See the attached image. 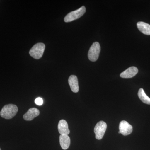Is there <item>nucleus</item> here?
<instances>
[{"label": "nucleus", "mask_w": 150, "mask_h": 150, "mask_svg": "<svg viewBox=\"0 0 150 150\" xmlns=\"http://www.w3.org/2000/svg\"><path fill=\"white\" fill-rule=\"evenodd\" d=\"M18 108L15 105H6L3 107L0 112V115L3 118L6 119H11L16 115Z\"/></svg>", "instance_id": "nucleus-1"}, {"label": "nucleus", "mask_w": 150, "mask_h": 150, "mask_svg": "<svg viewBox=\"0 0 150 150\" xmlns=\"http://www.w3.org/2000/svg\"><path fill=\"white\" fill-rule=\"evenodd\" d=\"M45 48V45L44 43H38L30 50V55L35 59H40L43 56Z\"/></svg>", "instance_id": "nucleus-2"}, {"label": "nucleus", "mask_w": 150, "mask_h": 150, "mask_svg": "<svg viewBox=\"0 0 150 150\" xmlns=\"http://www.w3.org/2000/svg\"><path fill=\"white\" fill-rule=\"evenodd\" d=\"M86 11V8L84 6H82L80 8L76 10L71 12L65 16L64 21L65 22H70L75 20L78 19L84 14Z\"/></svg>", "instance_id": "nucleus-3"}, {"label": "nucleus", "mask_w": 150, "mask_h": 150, "mask_svg": "<svg viewBox=\"0 0 150 150\" xmlns=\"http://www.w3.org/2000/svg\"><path fill=\"white\" fill-rule=\"evenodd\" d=\"M100 51V46L99 43L95 42L93 43L90 48L88 54L89 60L95 62L98 59Z\"/></svg>", "instance_id": "nucleus-4"}, {"label": "nucleus", "mask_w": 150, "mask_h": 150, "mask_svg": "<svg viewBox=\"0 0 150 150\" xmlns=\"http://www.w3.org/2000/svg\"><path fill=\"white\" fill-rule=\"evenodd\" d=\"M107 124L103 121H100L97 123L95 127L94 131L96 138L98 140H101L104 136L107 129Z\"/></svg>", "instance_id": "nucleus-5"}, {"label": "nucleus", "mask_w": 150, "mask_h": 150, "mask_svg": "<svg viewBox=\"0 0 150 150\" xmlns=\"http://www.w3.org/2000/svg\"><path fill=\"white\" fill-rule=\"evenodd\" d=\"M119 132L123 136L131 134L133 131V127L127 121H121L119 124Z\"/></svg>", "instance_id": "nucleus-6"}, {"label": "nucleus", "mask_w": 150, "mask_h": 150, "mask_svg": "<svg viewBox=\"0 0 150 150\" xmlns=\"http://www.w3.org/2000/svg\"><path fill=\"white\" fill-rule=\"evenodd\" d=\"M40 114V111L37 108H33L28 110L27 112L23 115L24 120L27 121H32L35 117H37Z\"/></svg>", "instance_id": "nucleus-7"}, {"label": "nucleus", "mask_w": 150, "mask_h": 150, "mask_svg": "<svg viewBox=\"0 0 150 150\" xmlns=\"http://www.w3.org/2000/svg\"><path fill=\"white\" fill-rule=\"evenodd\" d=\"M138 69L136 67H131L121 73L120 74V77L123 78H131L135 76L138 73Z\"/></svg>", "instance_id": "nucleus-8"}, {"label": "nucleus", "mask_w": 150, "mask_h": 150, "mask_svg": "<svg viewBox=\"0 0 150 150\" xmlns=\"http://www.w3.org/2000/svg\"><path fill=\"white\" fill-rule=\"evenodd\" d=\"M68 82L69 85L72 91L74 93H77L79 91V82L78 78L75 75H71L68 80Z\"/></svg>", "instance_id": "nucleus-9"}, {"label": "nucleus", "mask_w": 150, "mask_h": 150, "mask_svg": "<svg viewBox=\"0 0 150 150\" xmlns=\"http://www.w3.org/2000/svg\"><path fill=\"white\" fill-rule=\"evenodd\" d=\"M58 128L59 134L61 135H68L70 134L68 123L64 120L62 119L59 121Z\"/></svg>", "instance_id": "nucleus-10"}, {"label": "nucleus", "mask_w": 150, "mask_h": 150, "mask_svg": "<svg viewBox=\"0 0 150 150\" xmlns=\"http://www.w3.org/2000/svg\"><path fill=\"white\" fill-rule=\"evenodd\" d=\"M59 141L62 149L67 150L71 144L70 137L67 135H61L59 137Z\"/></svg>", "instance_id": "nucleus-11"}, {"label": "nucleus", "mask_w": 150, "mask_h": 150, "mask_svg": "<svg viewBox=\"0 0 150 150\" xmlns=\"http://www.w3.org/2000/svg\"><path fill=\"white\" fill-rule=\"evenodd\" d=\"M137 27L144 34L150 35V25L144 22L139 21L137 23Z\"/></svg>", "instance_id": "nucleus-12"}, {"label": "nucleus", "mask_w": 150, "mask_h": 150, "mask_svg": "<svg viewBox=\"0 0 150 150\" xmlns=\"http://www.w3.org/2000/svg\"><path fill=\"white\" fill-rule=\"evenodd\" d=\"M138 95L139 98L144 103L150 105V98L146 94L143 88L139 89L138 92Z\"/></svg>", "instance_id": "nucleus-13"}, {"label": "nucleus", "mask_w": 150, "mask_h": 150, "mask_svg": "<svg viewBox=\"0 0 150 150\" xmlns=\"http://www.w3.org/2000/svg\"><path fill=\"white\" fill-rule=\"evenodd\" d=\"M35 104L38 105H41L43 104V100L41 98L38 97L36 98L35 100Z\"/></svg>", "instance_id": "nucleus-14"}, {"label": "nucleus", "mask_w": 150, "mask_h": 150, "mask_svg": "<svg viewBox=\"0 0 150 150\" xmlns=\"http://www.w3.org/2000/svg\"><path fill=\"white\" fill-rule=\"evenodd\" d=\"M0 150H1V148H0Z\"/></svg>", "instance_id": "nucleus-15"}]
</instances>
